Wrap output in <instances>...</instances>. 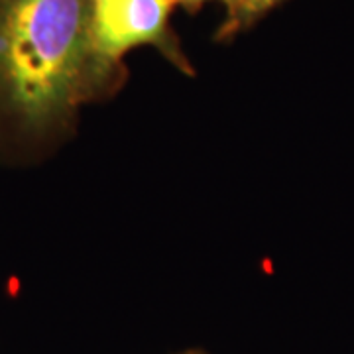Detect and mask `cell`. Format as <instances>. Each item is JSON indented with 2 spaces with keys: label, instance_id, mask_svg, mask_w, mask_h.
I'll list each match as a JSON object with an SVG mask.
<instances>
[{
  "label": "cell",
  "instance_id": "2",
  "mask_svg": "<svg viewBox=\"0 0 354 354\" xmlns=\"http://www.w3.org/2000/svg\"><path fill=\"white\" fill-rule=\"evenodd\" d=\"M174 6L176 0H91L93 53L106 93L122 81V57L140 46H152L191 73L189 59L169 24Z\"/></svg>",
  "mask_w": 354,
  "mask_h": 354
},
{
  "label": "cell",
  "instance_id": "5",
  "mask_svg": "<svg viewBox=\"0 0 354 354\" xmlns=\"http://www.w3.org/2000/svg\"><path fill=\"white\" fill-rule=\"evenodd\" d=\"M183 354H203V353H183Z\"/></svg>",
  "mask_w": 354,
  "mask_h": 354
},
{
  "label": "cell",
  "instance_id": "3",
  "mask_svg": "<svg viewBox=\"0 0 354 354\" xmlns=\"http://www.w3.org/2000/svg\"><path fill=\"white\" fill-rule=\"evenodd\" d=\"M279 2L281 0H236L234 4L227 6V20L218 30V38H232L244 28L252 26L258 18H262L268 10H272Z\"/></svg>",
  "mask_w": 354,
  "mask_h": 354
},
{
  "label": "cell",
  "instance_id": "1",
  "mask_svg": "<svg viewBox=\"0 0 354 354\" xmlns=\"http://www.w3.org/2000/svg\"><path fill=\"white\" fill-rule=\"evenodd\" d=\"M99 93L91 0H0V109L16 124L50 130Z\"/></svg>",
  "mask_w": 354,
  "mask_h": 354
},
{
  "label": "cell",
  "instance_id": "4",
  "mask_svg": "<svg viewBox=\"0 0 354 354\" xmlns=\"http://www.w3.org/2000/svg\"><path fill=\"white\" fill-rule=\"evenodd\" d=\"M205 2H209V0H176V4H181V6H185V8H189V10H197L201 4H205ZM227 2V6H230V4H234L236 0H225Z\"/></svg>",
  "mask_w": 354,
  "mask_h": 354
}]
</instances>
